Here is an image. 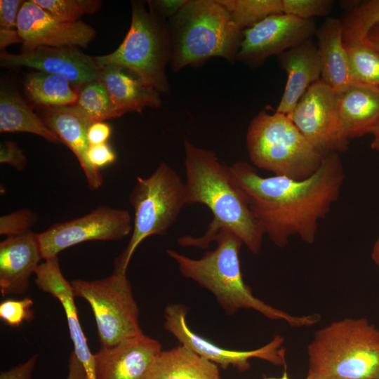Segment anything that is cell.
Instances as JSON below:
<instances>
[{
  "label": "cell",
  "instance_id": "obj_5",
  "mask_svg": "<svg viewBox=\"0 0 379 379\" xmlns=\"http://www.w3.org/2000/svg\"><path fill=\"white\" fill-rule=\"evenodd\" d=\"M307 358V375L379 379V329L366 318L334 321L314 333Z\"/></svg>",
  "mask_w": 379,
  "mask_h": 379
},
{
  "label": "cell",
  "instance_id": "obj_32",
  "mask_svg": "<svg viewBox=\"0 0 379 379\" xmlns=\"http://www.w3.org/2000/svg\"><path fill=\"white\" fill-rule=\"evenodd\" d=\"M333 4L332 0H282L283 13L311 20L328 15Z\"/></svg>",
  "mask_w": 379,
  "mask_h": 379
},
{
  "label": "cell",
  "instance_id": "obj_33",
  "mask_svg": "<svg viewBox=\"0 0 379 379\" xmlns=\"http://www.w3.org/2000/svg\"><path fill=\"white\" fill-rule=\"evenodd\" d=\"M34 302L28 296L22 299H7L0 304V318L8 326L18 327L24 321H31L34 317Z\"/></svg>",
  "mask_w": 379,
  "mask_h": 379
},
{
  "label": "cell",
  "instance_id": "obj_44",
  "mask_svg": "<svg viewBox=\"0 0 379 379\" xmlns=\"http://www.w3.org/2000/svg\"><path fill=\"white\" fill-rule=\"evenodd\" d=\"M373 136V140L371 144V147L373 149L379 152V123L373 128L371 132Z\"/></svg>",
  "mask_w": 379,
  "mask_h": 379
},
{
  "label": "cell",
  "instance_id": "obj_22",
  "mask_svg": "<svg viewBox=\"0 0 379 379\" xmlns=\"http://www.w3.org/2000/svg\"><path fill=\"white\" fill-rule=\"evenodd\" d=\"M335 100L349 140L371 133L379 123V89L353 85L337 93Z\"/></svg>",
  "mask_w": 379,
  "mask_h": 379
},
{
  "label": "cell",
  "instance_id": "obj_40",
  "mask_svg": "<svg viewBox=\"0 0 379 379\" xmlns=\"http://www.w3.org/2000/svg\"><path fill=\"white\" fill-rule=\"evenodd\" d=\"M111 134L110 126L103 121L92 124L87 131L90 145L106 143Z\"/></svg>",
  "mask_w": 379,
  "mask_h": 379
},
{
  "label": "cell",
  "instance_id": "obj_2",
  "mask_svg": "<svg viewBox=\"0 0 379 379\" xmlns=\"http://www.w3.org/2000/svg\"><path fill=\"white\" fill-rule=\"evenodd\" d=\"M184 149L187 204L205 205L213 219L204 234L182 237L178 239L179 244L206 248L220 230H227L236 234L252 253H258L265 232L230 166L220 162L212 150L188 140H185Z\"/></svg>",
  "mask_w": 379,
  "mask_h": 379
},
{
  "label": "cell",
  "instance_id": "obj_42",
  "mask_svg": "<svg viewBox=\"0 0 379 379\" xmlns=\"http://www.w3.org/2000/svg\"><path fill=\"white\" fill-rule=\"evenodd\" d=\"M19 43L22 44L23 41L17 29L0 28V48L1 51L11 44Z\"/></svg>",
  "mask_w": 379,
  "mask_h": 379
},
{
  "label": "cell",
  "instance_id": "obj_38",
  "mask_svg": "<svg viewBox=\"0 0 379 379\" xmlns=\"http://www.w3.org/2000/svg\"><path fill=\"white\" fill-rule=\"evenodd\" d=\"M37 359L38 354H34L24 363L8 370L2 371L0 379H32Z\"/></svg>",
  "mask_w": 379,
  "mask_h": 379
},
{
  "label": "cell",
  "instance_id": "obj_1",
  "mask_svg": "<svg viewBox=\"0 0 379 379\" xmlns=\"http://www.w3.org/2000/svg\"><path fill=\"white\" fill-rule=\"evenodd\" d=\"M230 168L265 234L279 248L294 236L308 244L314 243L318 223L338 200L345 178L339 153L324 156L319 169L303 180L262 177L244 161Z\"/></svg>",
  "mask_w": 379,
  "mask_h": 379
},
{
  "label": "cell",
  "instance_id": "obj_34",
  "mask_svg": "<svg viewBox=\"0 0 379 379\" xmlns=\"http://www.w3.org/2000/svg\"><path fill=\"white\" fill-rule=\"evenodd\" d=\"M37 219L36 213L27 208L2 215L0 218V234L7 237L28 232L36 223Z\"/></svg>",
  "mask_w": 379,
  "mask_h": 379
},
{
  "label": "cell",
  "instance_id": "obj_9",
  "mask_svg": "<svg viewBox=\"0 0 379 379\" xmlns=\"http://www.w3.org/2000/svg\"><path fill=\"white\" fill-rule=\"evenodd\" d=\"M71 285L75 297L85 299L91 307L101 346H112L143 333L138 306L126 274L114 272L100 279H75Z\"/></svg>",
  "mask_w": 379,
  "mask_h": 379
},
{
  "label": "cell",
  "instance_id": "obj_12",
  "mask_svg": "<svg viewBox=\"0 0 379 379\" xmlns=\"http://www.w3.org/2000/svg\"><path fill=\"white\" fill-rule=\"evenodd\" d=\"M186 307L180 304H171L165 310V329L193 352L221 366H229L244 372L250 368L251 358L265 360L276 366L286 367L284 338L275 335L261 347L252 350H233L221 347L193 332L186 322Z\"/></svg>",
  "mask_w": 379,
  "mask_h": 379
},
{
  "label": "cell",
  "instance_id": "obj_14",
  "mask_svg": "<svg viewBox=\"0 0 379 379\" xmlns=\"http://www.w3.org/2000/svg\"><path fill=\"white\" fill-rule=\"evenodd\" d=\"M16 29L23 41L22 53L39 46L87 48L96 34L90 25L81 20L58 21L32 0L23 3Z\"/></svg>",
  "mask_w": 379,
  "mask_h": 379
},
{
  "label": "cell",
  "instance_id": "obj_46",
  "mask_svg": "<svg viewBox=\"0 0 379 379\" xmlns=\"http://www.w3.org/2000/svg\"><path fill=\"white\" fill-rule=\"evenodd\" d=\"M306 379H343V378H335V377L321 376V375H307Z\"/></svg>",
  "mask_w": 379,
  "mask_h": 379
},
{
  "label": "cell",
  "instance_id": "obj_37",
  "mask_svg": "<svg viewBox=\"0 0 379 379\" xmlns=\"http://www.w3.org/2000/svg\"><path fill=\"white\" fill-rule=\"evenodd\" d=\"M88 158L91 164L99 168L113 163L116 154L107 143L91 145L88 151Z\"/></svg>",
  "mask_w": 379,
  "mask_h": 379
},
{
  "label": "cell",
  "instance_id": "obj_21",
  "mask_svg": "<svg viewBox=\"0 0 379 379\" xmlns=\"http://www.w3.org/2000/svg\"><path fill=\"white\" fill-rule=\"evenodd\" d=\"M315 35L321 65V79L336 94L354 85L343 42L341 20L326 18L317 29Z\"/></svg>",
  "mask_w": 379,
  "mask_h": 379
},
{
  "label": "cell",
  "instance_id": "obj_27",
  "mask_svg": "<svg viewBox=\"0 0 379 379\" xmlns=\"http://www.w3.org/2000/svg\"><path fill=\"white\" fill-rule=\"evenodd\" d=\"M351 4L341 20L343 42L345 45L361 44L368 32L379 23V0Z\"/></svg>",
  "mask_w": 379,
  "mask_h": 379
},
{
  "label": "cell",
  "instance_id": "obj_39",
  "mask_svg": "<svg viewBox=\"0 0 379 379\" xmlns=\"http://www.w3.org/2000/svg\"><path fill=\"white\" fill-rule=\"evenodd\" d=\"M187 0H152L148 1L149 11L166 20L171 18L184 6Z\"/></svg>",
  "mask_w": 379,
  "mask_h": 379
},
{
  "label": "cell",
  "instance_id": "obj_6",
  "mask_svg": "<svg viewBox=\"0 0 379 379\" xmlns=\"http://www.w3.org/2000/svg\"><path fill=\"white\" fill-rule=\"evenodd\" d=\"M252 163L274 175L303 180L320 167L324 156L316 151L290 117L260 111L251 121L246 135Z\"/></svg>",
  "mask_w": 379,
  "mask_h": 379
},
{
  "label": "cell",
  "instance_id": "obj_43",
  "mask_svg": "<svg viewBox=\"0 0 379 379\" xmlns=\"http://www.w3.org/2000/svg\"><path fill=\"white\" fill-rule=\"evenodd\" d=\"M364 44H367L379 53V23L368 32Z\"/></svg>",
  "mask_w": 379,
  "mask_h": 379
},
{
  "label": "cell",
  "instance_id": "obj_15",
  "mask_svg": "<svg viewBox=\"0 0 379 379\" xmlns=\"http://www.w3.org/2000/svg\"><path fill=\"white\" fill-rule=\"evenodd\" d=\"M1 67H28L38 71L60 75L77 87L99 79L102 69L93 57L77 47L39 46L31 51L0 53Z\"/></svg>",
  "mask_w": 379,
  "mask_h": 379
},
{
  "label": "cell",
  "instance_id": "obj_35",
  "mask_svg": "<svg viewBox=\"0 0 379 379\" xmlns=\"http://www.w3.org/2000/svg\"><path fill=\"white\" fill-rule=\"evenodd\" d=\"M0 162L8 164L18 171H22L26 167L27 159L15 142L6 140L0 145Z\"/></svg>",
  "mask_w": 379,
  "mask_h": 379
},
{
  "label": "cell",
  "instance_id": "obj_36",
  "mask_svg": "<svg viewBox=\"0 0 379 379\" xmlns=\"http://www.w3.org/2000/svg\"><path fill=\"white\" fill-rule=\"evenodd\" d=\"M24 2L22 0L0 1V28L17 29L18 14Z\"/></svg>",
  "mask_w": 379,
  "mask_h": 379
},
{
  "label": "cell",
  "instance_id": "obj_7",
  "mask_svg": "<svg viewBox=\"0 0 379 379\" xmlns=\"http://www.w3.org/2000/svg\"><path fill=\"white\" fill-rule=\"evenodd\" d=\"M93 58L101 69L119 66L160 93L170 91L166 73L171 60L168 23L148 11L143 1H132L131 26L120 46L109 54Z\"/></svg>",
  "mask_w": 379,
  "mask_h": 379
},
{
  "label": "cell",
  "instance_id": "obj_18",
  "mask_svg": "<svg viewBox=\"0 0 379 379\" xmlns=\"http://www.w3.org/2000/svg\"><path fill=\"white\" fill-rule=\"evenodd\" d=\"M43 259L38 234L32 230L7 237L0 243V292L2 296L23 294Z\"/></svg>",
  "mask_w": 379,
  "mask_h": 379
},
{
  "label": "cell",
  "instance_id": "obj_11",
  "mask_svg": "<svg viewBox=\"0 0 379 379\" xmlns=\"http://www.w3.org/2000/svg\"><path fill=\"white\" fill-rule=\"evenodd\" d=\"M132 229L128 211L100 206L85 215L56 223L37 234L42 257L46 260L84 241L121 239Z\"/></svg>",
  "mask_w": 379,
  "mask_h": 379
},
{
  "label": "cell",
  "instance_id": "obj_17",
  "mask_svg": "<svg viewBox=\"0 0 379 379\" xmlns=\"http://www.w3.org/2000/svg\"><path fill=\"white\" fill-rule=\"evenodd\" d=\"M35 284L44 292L51 294L61 303L65 312L73 352L83 364L86 379H95L93 354L79 323L75 295L71 283L63 277L58 256L44 260L35 272Z\"/></svg>",
  "mask_w": 379,
  "mask_h": 379
},
{
  "label": "cell",
  "instance_id": "obj_45",
  "mask_svg": "<svg viewBox=\"0 0 379 379\" xmlns=\"http://www.w3.org/2000/svg\"><path fill=\"white\" fill-rule=\"evenodd\" d=\"M371 257L374 262L379 267V237L373 246Z\"/></svg>",
  "mask_w": 379,
  "mask_h": 379
},
{
  "label": "cell",
  "instance_id": "obj_41",
  "mask_svg": "<svg viewBox=\"0 0 379 379\" xmlns=\"http://www.w3.org/2000/svg\"><path fill=\"white\" fill-rule=\"evenodd\" d=\"M66 379H86L85 368L72 351L68 361V374Z\"/></svg>",
  "mask_w": 379,
  "mask_h": 379
},
{
  "label": "cell",
  "instance_id": "obj_10",
  "mask_svg": "<svg viewBox=\"0 0 379 379\" xmlns=\"http://www.w3.org/2000/svg\"><path fill=\"white\" fill-rule=\"evenodd\" d=\"M335 91L321 79L313 84L288 115L322 156L347 149L350 140L340 119Z\"/></svg>",
  "mask_w": 379,
  "mask_h": 379
},
{
  "label": "cell",
  "instance_id": "obj_26",
  "mask_svg": "<svg viewBox=\"0 0 379 379\" xmlns=\"http://www.w3.org/2000/svg\"><path fill=\"white\" fill-rule=\"evenodd\" d=\"M80 88L64 77L41 71L27 74L24 79L27 97L45 108L74 105Z\"/></svg>",
  "mask_w": 379,
  "mask_h": 379
},
{
  "label": "cell",
  "instance_id": "obj_4",
  "mask_svg": "<svg viewBox=\"0 0 379 379\" xmlns=\"http://www.w3.org/2000/svg\"><path fill=\"white\" fill-rule=\"evenodd\" d=\"M168 27L173 72L200 66L213 57L236 61L243 31L218 0H187Z\"/></svg>",
  "mask_w": 379,
  "mask_h": 379
},
{
  "label": "cell",
  "instance_id": "obj_25",
  "mask_svg": "<svg viewBox=\"0 0 379 379\" xmlns=\"http://www.w3.org/2000/svg\"><path fill=\"white\" fill-rule=\"evenodd\" d=\"M0 132L29 133L52 143H62L15 89L5 86L0 91Z\"/></svg>",
  "mask_w": 379,
  "mask_h": 379
},
{
  "label": "cell",
  "instance_id": "obj_8",
  "mask_svg": "<svg viewBox=\"0 0 379 379\" xmlns=\"http://www.w3.org/2000/svg\"><path fill=\"white\" fill-rule=\"evenodd\" d=\"M134 210L130 241L114 261V272L126 274L131 257L147 237L166 234L187 204L185 182L161 162L148 177H137L129 197Z\"/></svg>",
  "mask_w": 379,
  "mask_h": 379
},
{
  "label": "cell",
  "instance_id": "obj_47",
  "mask_svg": "<svg viewBox=\"0 0 379 379\" xmlns=\"http://www.w3.org/2000/svg\"><path fill=\"white\" fill-rule=\"evenodd\" d=\"M263 379H290L286 369L284 371L282 375L279 378H264Z\"/></svg>",
  "mask_w": 379,
  "mask_h": 379
},
{
  "label": "cell",
  "instance_id": "obj_31",
  "mask_svg": "<svg viewBox=\"0 0 379 379\" xmlns=\"http://www.w3.org/2000/svg\"><path fill=\"white\" fill-rule=\"evenodd\" d=\"M54 18L62 22H76L84 14H93L101 6L98 0H32Z\"/></svg>",
  "mask_w": 379,
  "mask_h": 379
},
{
  "label": "cell",
  "instance_id": "obj_19",
  "mask_svg": "<svg viewBox=\"0 0 379 379\" xmlns=\"http://www.w3.org/2000/svg\"><path fill=\"white\" fill-rule=\"evenodd\" d=\"M41 119L62 144L73 152L84 172L89 188L99 189L103 183V176L88 158L91 145L87 131L92 124L74 105L46 107Z\"/></svg>",
  "mask_w": 379,
  "mask_h": 379
},
{
  "label": "cell",
  "instance_id": "obj_23",
  "mask_svg": "<svg viewBox=\"0 0 379 379\" xmlns=\"http://www.w3.org/2000/svg\"><path fill=\"white\" fill-rule=\"evenodd\" d=\"M98 81L105 86L120 116L130 112H141L146 107L157 108L161 105L159 92L121 67L102 68Z\"/></svg>",
  "mask_w": 379,
  "mask_h": 379
},
{
  "label": "cell",
  "instance_id": "obj_3",
  "mask_svg": "<svg viewBox=\"0 0 379 379\" xmlns=\"http://www.w3.org/2000/svg\"><path fill=\"white\" fill-rule=\"evenodd\" d=\"M216 248L200 259H192L173 250L166 253L178 265L182 275L209 290L227 314L240 309L254 310L271 320H281L292 327L312 326L321 320L319 314L295 316L274 307L252 293L245 284L239 252L243 241L234 232L222 230L215 240Z\"/></svg>",
  "mask_w": 379,
  "mask_h": 379
},
{
  "label": "cell",
  "instance_id": "obj_28",
  "mask_svg": "<svg viewBox=\"0 0 379 379\" xmlns=\"http://www.w3.org/2000/svg\"><path fill=\"white\" fill-rule=\"evenodd\" d=\"M74 106L91 124L121 117L105 86L98 80L81 86Z\"/></svg>",
  "mask_w": 379,
  "mask_h": 379
},
{
  "label": "cell",
  "instance_id": "obj_20",
  "mask_svg": "<svg viewBox=\"0 0 379 379\" xmlns=\"http://www.w3.org/2000/svg\"><path fill=\"white\" fill-rule=\"evenodd\" d=\"M287 81L276 112L290 115L307 89L321 80V65L312 39L278 55Z\"/></svg>",
  "mask_w": 379,
  "mask_h": 379
},
{
  "label": "cell",
  "instance_id": "obj_30",
  "mask_svg": "<svg viewBox=\"0 0 379 379\" xmlns=\"http://www.w3.org/2000/svg\"><path fill=\"white\" fill-rule=\"evenodd\" d=\"M345 46L354 85L379 89V53L366 44Z\"/></svg>",
  "mask_w": 379,
  "mask_h": 379
},
{
  "label": "cell",
  "instance_id": "obj_13",
  "mask_svg": "<svg viewBox=\"0 0 379 379\" xmlns=\"http://www.w3.org/2000/svg\"><path fill=\"white\" fill-rule=\"evenodd\" d=\"M317 27L314 19L304 20L285 13L269 16L243 30L236 60L251 67L262 65L281 53L312 39Z\"/></svg>",
  "mask_w": 379,
  "mask_h": 379
},
{
  "label": "cell",
  "instance_id": "obj_24",
  "mask_svg": "<svg viewBox=\"0 0 379 379\" xmlns=\"http://www.w3.org/2000/svg\"><path fill=\"white\" fill-rule=\"evenodd\" d=\"M142 379H221L218 366L180 345L161 351Z\"/></svg>",
  "mask_w": 379,
  "mask_h": 379
},
{
  "label": "cell",
  "instance_id": "obj_16",
  "mask_svg": "<svg viewBox=\"0 0 379 379\" xmlns=\"http://www.w3.org/2000/svg\"><path fill=\"white\" fill-rule=\"evenodd\" d=\"M161 344L144 333L93 354L95 379H142L161 352Z\"/></svg>",
  "mask_w": 379,
  "mask_h": 379
},
{
  "label": "cell",
  "instance_id": "obj_29",
  "mask_svg": "<svg viewBox=\"0 0 379 379\" xmlns=\"http://www.w3.org/2000/svg\"><path fill=\"white\" fill-rule=\"evenodd\" d=\"M242 31L266 18L283 13L282 0H218Z\"/></svg>",
  "mask_w": 379,
  "mask_h": 379
}]
</instances>
